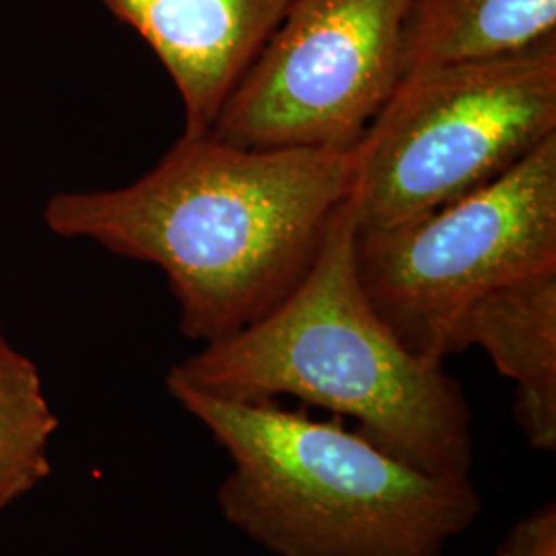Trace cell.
I'll use <instances>...</instances> for the list:
<instances>
[{
	"instance_id": "obj_1",
	"label": "cell",
	"mask_w": 556,
	"mask_h": 556,
	"mask_svg": "<svg viewBox=\"0 0 556 556\" xmlns=\"http://www.w3.org/2000/svg\"><path fill=\"white\" fill-rule=\"evenodd\" d=\"M351 149H252L184 135L147 176L116 190L62 192L46 223L124 258L160 266L181 332L215 342L293 293L351 199Z\"/></svg>"
},
{
	"instance_id": "obj_2",
	"label": "cell",
	"mask_w": 556,
	"mask_h": 556,
	"mask_svg": "<svg viewBox=\"0 0 556 556\" xmlns=\"http://www.w3.org/2000/svg\"><path fill=\"white\" fill-rule=\"evenodd\" d=\"M351 199L293 293L256 324L206 342L167 374L229 400L293 396L429 475L470 477L472 415L443 363L408 351L365 298Z\"/></svg>"
},
{
	"instance_id": "obj_3",
	"label": "cell",
	"mask_w": 556,
	"mask_h": 556,
	"mask_svg": "<svg viewBox=\"0 0 556 556\" xmlns=\"http://www.w3.org/2000/svg\"><path fill=\"white\" fill-rule=\"evenodd\" d=\"M167 390L229 456L220 514L270 555L441 556L482 511L470 477L418 470L342 417Z\"/></svg>"
},
{
	"instance_id": "obj_4",
	"label": "cell",
	"mask_w": 556,
	"mask_h": 556,
	"mask_svg": "<svg viewBox=\"0 0 556 556\" xmlns=\"http://www.w3.org/2000/svg\"><path fill=\"white\" fill-rule=\"evenodd\" d=\"M556 137V38L404 75L357 142V233L418 219L505 176Z\"/></svg>"
},
{
	"instance_id": "obj_5",
	"label": "cell",
	"mask_w": 556,
	"mask_h": 556,
	"mask_svg": "<svg viewBox=\"0 0 556 556\" xmlns=\"http://www.w3.org/2000/svg\"><path fill=\"white\" fill-rule=\"evenodd\" d=\"M358 282L418 357L456 355L478 299L556 268V137L505 176L418 219L355 236Z\"/></svg>"
},
{
	"instance_id": "obj_6",
	"label": "cell",
	"mask_w": 556,
	"mask_h": 556,
	"mask_svg": "<svg viewBox=\"0 0 556 556\" xmlns=\"http://www.w3.org/2000/svg\"><path fill=\"white\" fill-rule=\"evenodd\" d=\"M410 0H293L211 132L252 149H351L402 79Z\"/></svg>"
},
{
	"instance_id": "obj_7",
	"label": "cell",
	"mask_w": 556,
	"mask_h": 556,
	"mask_svg": "<svg viewBox=\"0 0 556 556\" xmlns=\"http://www.w3.org/2000/svg\"><path fill=\"white\" fill-rule=\"evenodd\" d=\"M101 2L151 46L176 83L184 135H204L293 0Z\"/></svg>"
},
{
	"instance_id": "obj_8",
	"label": "cell",
	"mask_w": 556,
	"mask_h": 556,
	"mask_svg": "<svg viewBox=\"0 0 556 556\" xmlns=\"http://www.w3.org/2000/svg\"><path fill=\"white\" fill-rule=\"evenodd\" d=\"M480 346L516 383L517 425L538 452L556 447V268L478 299L459 321L456 353Z\"/></svg>"
},
{
	"instance_id": "obj_9",
	"label": "cell",
	"mask_w": 556,
	"mask_h": 556,
	"mask_svg": "<svg viewBox=\"0 0 556 556\" xmlns=\"http://www.w3.org/2000/svg\"><path fill=\"white\" fill-rule=\"evenodd\" d=\"M556 38V0H410L402 77L439 64L498 59Z\"/></svg>"
},
{
	"instance_id": "obj_10",
	"label": "cell",
	"mask_w": 556,
	"mask_h": 556,
	"mask_svg": "<svg viewBox=\"0 0 556 556\" xmlns=\"http://www.w3.org/2000/svg\"><path fill=\"white\" fill-rule=\"evenodd\" d=\"M54 431L36 365L0 337V511L50 475Z\"/></svg>"
},
{
	"instance_id": "obj_11",
	"label": "cell",
	"mask_w": 556,
	"mask_h": 556,
	"mask_svg": "<svg viewBox=\"0 0 556 556\" xmlns=\"http://www.w3.org/2000/svg\"><path fill=\"white\" fill-rule=\"evenodd\" d=\"M498 556H556L555 505H544L517 521L503 540Z\"/></svg>"
}]
</instances>
